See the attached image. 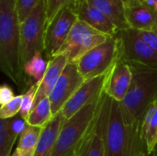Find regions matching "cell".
Wrapping results in <instances>:
<instances>
[{
  "label": "cell",
  "instance_id": "6da1fadb",
  "mask_svg": "<svg viewBox=\"0 0 157 156\" xmlns=\"http://www.w3.org/2000/svg\"><path fill=\"white\" fill-rule=\"evenodd\" d=\"M0 69L17 86L26 84L16 0H0Z\"/></svg>",
  "mask_w": 157,
  "mask_h": 156
},
{
  "label": "cell",
  "instance_id": "7a4b0ae2",
  "mask_svg": "<svg viewBox=\"0 0 157 156\" xmlns=\"http://www.w3.org/2000/svg\"><path fill=\"white\" fill-rule=\"evenodd\" d=\"M128 64L132 72V80L121 106L136 139L144 146L141 135L142 122L148 107L157 97V67Z\"/></svg>",
  "mask_w": 157,
  "mask_h": 156
},
{
  "label": "cell",
  "instance_id": "3957f363",
  "mask_svg": "<svg viewBox=\"0 0 157 156\" xmlns=\"http://www.w3.org/2000/svg\"><path fill=\"white\" fill-rule=\"evenodd\" d=\"M146 153L123 114L121 102L112 99L106 133L105 156H140Z\"/></svg>",
  "mask_w": 157,
  "mask_h": 156
},
{
  "label": "cell",
  "instance_id": "277c9868",
  "mask_svg": "<svg viewBox=\"0 0 157 156\" xmlns=\"http://www.w3.org/2000/svg\"><path fill=\"white\" fill-rule=\"evenodd\" d=\"M101 97L102 95L64 120L52 156H74L77 145L95 118Z\"/></svg>",
  "mask_w": 157,
  "mask_h": 156
},
{
  "label": "cell",
  "instance_id": "5b68a950",
  "mask_svg": "<svg viewBox=\"0 0 157 156\" xmlns=\"http://www.w3.org/2000/svg\"><path fill=\"white\" fill-rule=\"evenodd\" d=\"M121 59L120 43L117 37L109 36L103 43L96 46L75 63L85 80L104 75Z\"/></svg>",
  "mask_w": 157,
  "mask_h": 156
},
{
  "label": "cell",
  "instance_id": "8992f818",
  "mask_svg": "<svg viewBox=\"0 0 157 156\" xmlns=\"http://www.w3.org/2000/svg\"><path fill=\"white\" fill-rule=\"evenodd\" d=\"M46 25V0H39L30 14L25 20L20 22L21 61L23 67L37 52L43 53Z\"/></svg>",
  "mask_w": 157,
  "mask_h": 156
},
{
  "label": "cell",
  "instance_id": "52a82bcc",
  "mask_svg": "<svg viewBox=\"0 0 157 156\" xmlns=\"http://www.w3.org/2000/svg\"><path fill=\"white\" fill-rule=\"evenodd\" d=\"M111 104L112 98L104 91L95 118L77 145L74 156H105L106 133Z\"/></svg>",
  "mask_w": 157,
  "mask_h": 156
},
{
  "label": "cell",
  "instance_id": "ba28073f",
  "mask_svg": "<svg viewBox=\"0 0 157 156\" xmlns=\"http://www.w3.org/2000/svg\"><path fill=\"white\" fill-rule=\"evenodd\" d=\"M109 37V35L95 29L87 23L78 19L57 54H64L68 62L75 63L85 53L103 43Z\"/></svg>",
  "mask_w": 157,
  "mask_h": 156
},
{
  "label": "cell",
  "instance_id": "9c48e42d",
  "mask_svg": "<svg viewBox=\"0 0 157 156\" xmlns=\"http://www.w3.org/2000/svg\"><path fill=\"white\" fill-rule=\"evenodd\" d=\"M120 43L121 58L127 63L157 67V53L132 28L120 30L116 35Z\"/></svg>",
  "mask_w": 157,
  "mask_h": 156
},
{
  "label": "cell",
  "instance_id": "30bf717a",
  "mask_svg": "<svg viewBox=\"0 0 157 156\" xmlns=\"http://www.w3.org/2000/svg\"><path fill=\"white\" fill-rule=\"evenodd\" d=\"M77 20L78 18L69 3L47 24L44 34L43 55L48 61L57 54Z\"/></svg>",
  "mask_w": 157,
  "mask_h": 156
},
{
  "label": "cell",
  "instance_id": "8fae6325",
  "mask_svg": "<svg viewBox=\"0 0 157 156\" xmlns=\"http://www.w3.org/2000/svg\"><path fill=\"white\" fill-rule=\"evenodd\" d=\"M85 81L76 63L68 62L49 97L53 116L63 109Z\"/></svg>",
  "mask_w": 157,
  "mask_h": 156
},
{
  "label": "cell",
  "instance_id": "7c38bea8",
  "mask_svg": "<svg viewBox=\"0 0 157 156\" xmlns=\"http://www.w3.org/2000/svg\"><path fill=\"white\" fill-rule=\"evenodd\" d=\"M108 76L109 73L101 76L86 80L61 110L63 117L66 120L70 119L82 108L98 98L104 92Z\"/></svg>",
  "mask_w": 157,
  "mask_h": 156
},
{
  "label": "cell",
  "instance_id": "4fadbf2b",
  "mask_svg": "<svg viewBox=\"0 0 157 156\" xmlns=\"http://www.w3.org/2000/svg\"><path fill=\"white\" fill-rule=\"evenodd\" d=\"M70 4L77 18L87 23L95 29L112 37H115L120 31L102 11L87 0H71Z\"/></svg>",
  "mask_w": 157,
  "mask_h": 156
},
{
  "label": "cell",
  "instance_id": "5bb4252c",
  "mask_svg": "<svg viewBox=\"0 0 157 156\" xmlns=\"http://www.w3.org/2000/svg\"><path fill=\"white\" fill-rule=\"evenodd\" d=\"M132 80L131 66L121 58L109 72L104 91L112 99L121 102L128 93Z\"/></svg>",
  "mask_w": 157,
  "mask_h": 156
},
{
  "label": "cell",
  "instance_id": "9a60e30c",
  "mask_svg": "<svg viewBox=\"0 0 157 156\" xmlns=\"http://www.w3.org/2000/svg\"><path fill=\"white\" fill-rule=\"evenodd\" d=\"M125 15L130 28L136 30L157 29V12L142 0L125 6Z\"/></svg>",
  "mask_w": 157,
  "mask_h": 156
},
{
  "label": "cell",
  "instance_id": "2e32d148",
  "mask_svg": "<svg viewBox=\"0 0 157 156\" xmlns=\"http://www.w3.org/2000/svg\"><path fill=\"white\" fill-rule=\"evenodd\" d=\"M67 63L68 59L64 54H56L49 60L47 71L42 80L38 84L35 105L43 98L50 97Z\"/></svg>",
  "mask_w": 157,
  "mask_h": 156
},
{
  "label": "cell",
  "instance_id": "e0dca14e",
  "mask_svg": "<svg viewBox=\"0 0 157 156\" xmlns=\"http://www.w3.org/2000/svg\"><path fill=\"white\" fill-rule=\"evenodd\" d=\"M65 120L62 111H60L42 128L34 156H52Z\"/></svg>",
  "mask_w": 157,
  "mask_h": 156
},
{
  "label": "cell",
  "instance_id": "ac0fdd59",
  "mask_svg": "<svg viewBox=\"0 0 157 156\" xmlns=\"http://www.w3.org/2000/svg\"><path fill=\"white\" fill-rule=\"evenodd\" d=\"M141 135L144 149L151 155L157 145V97L150 104L144 116Z\"/></svg>",
  "mask_w": 157,
  "mask_h": 156
},
{
  "label": "cell",
  "instance_id": "d6986e66",
  "mask_svg": "<svg viewBox=\"0 0 157 156\" xmlns=\"http://www.w3.org/2000/svg\"><path fill=\"white\" fill-rule=\"evenodd\" d=\"M93 6L102 11L119 29V30L129 29L126 19L125 4L121 0H87Z\"/></svg>",
  "mask_w": 157,
  "mask_h": 156
},
{
  "label": "cell",
  "instance_id": "ffe728a7",
  "mask_svg": "<svg viewBox=\"0 0 157 156\" xmlns=\"http://www.w3.org/2000/svg\"><path fill=\"white\" fill-rule=\"evenodd\" d=\"M42 128L28 125L18 139L17 151L19 156H34Z\"/></svg>",
  "mask_w": 157,
  "mask_h": 156
},
{
  "label": "cell",
  "instance_id": "44dd1931",
  "mask_svg": "<svg viewBox=\"0 0 157 156\" xmlns=\"http://www.w3.org/2000/svg\"><path fill=\"white\" fill-rule=\"evenodd\" d=\"M52 117L51 101L49 97H46L34 106L29 116L27 124L33 127L43 128L52 119Z\"/></svg>",
  "mask_w": 157,
  "mask_h": 156
},
{
  "label": "cell",
  "instance_id": "7402d4cb",
  "mask_svg": "<svg viewBox=\"0 0 157 156\" xmlns=\"http://www.w3.org/2000/svg\"><path fill=\"white\" fill-rule=\"evenodd\" d=\"M49 61L43 57L42 52H37L29 61L24 64V73L26 77L34 81V84H39L48 68Z\"/></svg>",
  "mask_w": 157,
  "mask_h": 156
},
{
  "label": "cell",
  "instance_id": "603a6c76",
  "mask_svg": "<svg viewBox=\"0 0 157 156\" xmlns=\"http://www.w3.org/2000/svg\"><path fill=\"white\" fill-rule=\"evenodd\" d=\"M17 139L9 130V119L0 120V156H10Z\"/></svg>",
  "mask_w": 157,
  "mask_h": 156
},
{
  "label": "cell",
  "instance_id": "cb8c5ba5",
  "mask_svg": "<svg viewBox=\"0 0 157 156\" xmlns=\"http://www.w3.org/2000/svg\"><path fill=\"white\" fill-rule=\"evenodd\" d=\"M37 88H38V84L30 85L29 89L22 95L21 108H20V111L18 115L26 121L28 120L29 116L35 106Z\"/></svg>",
  "mask_w": 157,
  "mask_h": 156
},
{
  "label": "cell",
  "instance_id": "d4e9b609",
  "mask_svg": "<svg viewBox=\"0 0 157 156\" xmlns=\"http://www.w3.org/2000/svg\"><path fill=\"white\" fill-rule=\"evenodd\" d=\"M22 95L16 96L8 103L2 105L0 108V120L12 119L19 114L21 108Z\"/></svg>",
  "mask_w": 157,
  "mask_h": 156
},
{
  "label": "cell",
  "instance_id": "484cf974",
  "mask_svg": "<svg viewBox=\"0 0 157 156\" xmlns=\"http://www.w3.org/2000/svg\"><path fill=\"white\" fill-rule=\"evenodd\" d=\"M70 2H71V0H46L47 24L56 16V14L62 8H63Z\"/></svg>",
  "mask_w": 157,
  "mask_h": 156
},
{
  "label": "cell",
  "instance_id": "4316f807",
  "mask_svg": "<svg viewBox=\"0 0 157 156\" xmlns=\"http://www.w3.org/2000/svg\"><path fill=\"white\" fill-rule=\"evenodd\" d=\"M39 0H16V6L20 22L26 19L33 8L38 4Z\"/></svg>",
  "mask_w": 157,
  "mask_h": 156
},
{
  "label": "cell",
  "instance_id": "83f0119b",
  "mask_svg": "<svg viewBox=\"0 0 157 156\" xmlns=\"http://www.w3.org/2000/svg\"><path fill=\"white\" fill-rule=\"evenodd\" d=\"M140 37L157 53V33L154 30H137Z\"/></svg>",
  "mask_w": 157,
  "mask_h": 156
},
{
  "label": "cell",
  "instance_id": "f1b7e54d",
  "mask_svg": "<svg viewBox=\"0 0 157 156\" xmlns=\"http://www.w3.org/2000/svg\"><path fill=\"white\" fill-rule=\"evenodd\" d=\"M16 96L14 95V92L12 88L7 85H3L0 87V104L5 105L11 101Z\"/></svg>",
  "mask_w": 157,
  "mask_h": 156
},
{
  "label": "cell",
  "instance_id": "f546056e",
  "mask_svg": "<svg viewBox=\"0 0 157 156\" xmlns=\"http://www.w3.org/2000/svg\"><path fill=\"white\" fill-rule=\"evenodd\" d=\"M145 5L151 6V7H154L155 8V3H156V0H142Z\"/></svg>",
  "mask_w": 157,
  "mask_h": 156
},
{
  "label": "cell",
  "instance_id": "4dcf8cb0",
  "mask_svg": "<svg viewBox=\"0 0 157 156\" xmlns=\"http://www.w3.org/2000/svg\"><path fill=\"white\" fill-rule=\"evenodd\" d=\"M121 1L125 4V6H127V5H130V4L138 2V1H140V0H121Z\"/></svg>",
  "mask_w": 157,
  "mask_h": 156
},
{
  "label": "cell",
  "instance_id": "1f68e13d",
  "mask_svg": "<svg viewBox=\"0 0 157 156\" xmlns=\"http://www.w3.org/2000/svg\"><path fill=\"white\" fill-rule=\"evenodd\" d=\"M151 156H157V145L155 146V148L154 149V151H153V153H152Z\"/></svg>",
  "mask_w": 157,
  "mask_h": 156
},
{
  "label": "cell",
  "instance_id": "d6a6232c",
  "mask_svg": "<svg viewBox=\"0 0 157 156\" xmlns=\"http://www.w3.org/2000/svg\"><path fill=\"white\" fill-rule=\"evenodd\" d=\"M10 156H19V154H18V152H17V150H15V151L11 154V155Z\"/></svg>",
  "mask_w": 157,
  "mask_h": 156
},
{
  "label": "cell",
  "instance_id": "836d02e7",
  "mask_svg": "<svg viewBox=\"0 0 157 156\" xmlns=\"http://www.w3.org/2000/svg\"><path fill=\"white\" fill-rule=\"evenodd\" d=\"M155 10L157 12V0H156V3H155Z\"/></svg>",
  "mask_w": 157,
  "mask_h": 156
}]
</instances>
